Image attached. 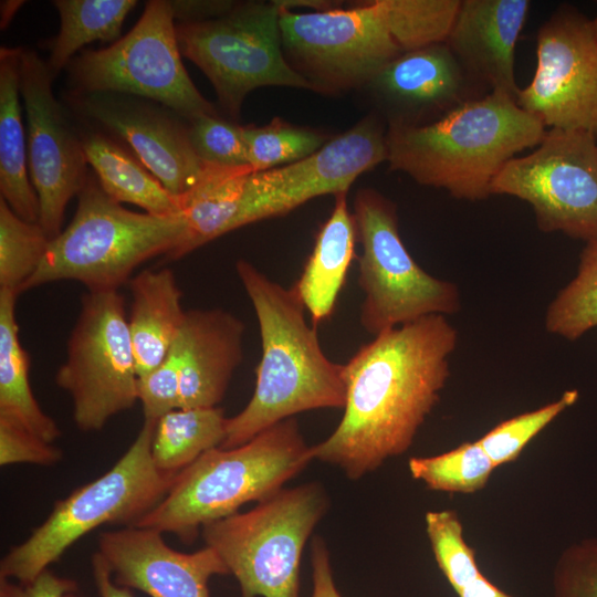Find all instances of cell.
<instances>
[{
  "instance_id": "1",
  "label": "cell",
  "mask_w": 597,
  "mask_h": 597,
  "mask_svg": "<svg viewBox=\"0 0 597 597\" xmlns=\"http://www.w3.org/2000/svg\"><path fill=\"white\" fill-rule=\"evenodd\" d=\"M458 332L444 315L385 331L344 364L346 402L336 429L312 446L314 460L358 480L405 453L450 377Z\"/></svg>"
},
{
  "instance_id": "2",
  "label": "cell",
  "mask_w": 597,
  "mask_h": 597,
  "mask_svg": "<svg viewBox=\"0 0 597 597\" xmlns=\"http://www.w3.org/2000/svg\"><path fill=\"white\" fill-rule=\"evenodd\" d=\"M235 270L258 317L262 356L250 401L227 418L222 448L243 444L304 411L344 408L347 392L344 364L324 354L294 286L270 280L247 260Z\"/></svg>"
},
{
  "instance_id": "3",
  "label": "cell",
  "mask_w": 597,
  "mask_h": 597,
  "mask_svg": "<svg viewBox=\"0 0 597 597\" xmlns=\"http://www.w3.org/2000/svg\"><path fill=\"white\" fill-rule=\"evenodd\" d=\"M546 130L516 100L491 92L430 124L388 126L387 161L420 185L480 201L492 196V182L506 163L536 147Z\"/></svg>"
},
{
  "instance_id": "4",
  "label": "cell",
  "mask_w": 597,
  "mask_h": 597,
  "mask_svg": "<svg viewBox=\"0 0 597 597\" xmlns=\"http://www.w3.org/2000/svg\"><path fill=\"white\" fill-rule=\"evenodd\" d=\"M314 460L296 419L233 448L216 447L181 470L165 498L134 526L192 543L209 523L271 496Z\"/></svg>"
},
{
  "instance_id": "5",
  "label": "cell",
  "mask_w": 597,
  "mask_h": 597,
  "mask_svg": "<svg viewBox=\"0 0 597 597\" xmlns=\"http://www.w3.org/2000/svg\"><path fill=\"white\" fill-rule=\"evenodd\" d=\"M188 238L182 213L155 216L125 209L92 178L78 193L76 212L51 239L23 291L55 281H77L88 291L117 290L143 262L181 258Z\"/></svg>"
},
{
  "instance_id": "6",
  "label": "cell",
  "mask_w": 597,
  "mask_h": 597,
  "mask_svg": "<svg viewBox=\"0 0 597 597\" xmlns=\"http://www.w3.org/2000/svg\"><path fill=\"white\" fill-rule=\"evenodd\" d=\"M155 425L144 420L130 447L107 472L57 501L46 520L2 557L0 577L30 583L98 526H132L153 510L177 475L153 462Z\"/></svg>"
},
{
  "instance_id": "7",
  "label": "cell",
  "mask_w": 597,
  "mask_h": 597,
  "mask_svg": "<svg viewBox=\"0 0 597 597\" xmlns=\"http://www.w3.org/2000/svg\"><path fill=\"white\" fill-rule=\"evenodd\" d=\"M328 505L317 482L282 488L201 533L238 580L241 597H300L302 553Z\"/></svg>"
},
{
  "instance_id": "8",
  "label": "cell",
  "mask_w": 597,
  "mask_h": 597,
  "mask_svg": "<svg viewBox=\"0 0 597 597\" xmlns=\"http://www.w3.org/2000/svg\"><path fill=\"white\" fill-rule=\"evenodd\" d=\"M353 214L363 248L358 284L365 297L359 321L367 333L377 336L429 315L460 311L459 287L426 272L408 252L394 202L363 189L355 197Z\"/></svg>"
},
{
  "instance_id": "9",
  "label": "cell",
  "mask_w": 597,
  "mask_h": 597,
  "mask_svg": "<svg viewBox=\"0 0 597 597\" xmlns=\"http://www.w3.org/2000/svg\"><path fill=\"white\" fill-rule=\"evenodd\" d=\"M281 12L276 1L248 2L218 19L176 24L181 54L205 73L232 117L258 87L313 90L285 57Z\"/></svg>"
},
{
  "instance_id": "10",
  "label": "cell",
  "mask_w": 597,
  "mask_h": 597,
  "mask_svg": "<svg viewBox=\"0 0 597 597\" xmlns=\"http://www.w3.org/2000/svg\"><path fill=\"white\" fill-rule=\"evenodd\" d=\"M168 0H150L133 29L112 45L85 50L67 64L86 93H124L159 102L189 121L216 114L189 77Z\"/></svg>"
},
{
  "instance_id": "11",
  "label": "cell",
  "mask_w": 597,
  "mask_h": 597,
  "mask_svg": "<svg viewBox=\"0 0 597 597\" xmlns=\"http://www.w3.org/2000/svg\"><path fill=\"white\" fill-rule=\"evenodd\" d=\"M117 290L88 291L67 343L56 385L73 402V420L85 432L101 430L138 400V374Z\"/></svg>"
},
{
  "instance_id": "12",
  "label": "cell",
  "mask_w": 597,
  "mask_h": 597,
  "mask_svg": "<svg viewBox=\"0 0 597 597\" xmlns=\"http://www.w3.org/2000/svg\"><path fill=\"white\" fill-rule=\"evenodd\" d=\"M491 192L530 203L542 232L597 241V136L548 128L531 154L506 163Z\"/></svg>"
},
{
  "instance_id": "13",
  "label": "cell",
  "mask_w": 597,
  "mask_h": 597,
  "mask_svg": "<svg viewBox=\"0 0 597 597\" xmlns=\"http://www.w3.org/2000/svg\"><path fill=\"white\" fill-rule=\"evenodd\" d=\"M281 8L284 54L313 90L337 92L365 86L404 53L390 33L379 0L304 13Z\"/></svg>"
},
{
  "instance_id": "14",
  "label": "cell",
  "mask_w": 597,
  "mask_h": 597,
  "mask_svg": "<svg viewBox=\"0 0 597 597\" xmlns=\"http://www.w3.org/2000/svg\"><path fill=\"white\" fill-rule=\"evenodd\" d=\"M516 103L545 127L597 136V39L576 8L558 7L537 30L535 72Z\"/></svg>"
},
{
  "instance_id": "15",
  "label": "cell",
  "mask_w": 597,
  "mask_h": 597,
  "mask_svg": "<svg viewBox=\"0 0 597 597\" xmlns=\"http://www.w3.org/2000/svg\"><path fill=\"white\" fill-rule=\"evenodd\" d=\"M387 160V133L367 117L297 161L247 175L238 227L285 214L327 193H346L363 172Z\"/></svg>"
},
{
  "instance_id": "16",
  "label": "cell",
  "mask_w": 597,
  "mask_h": 597,
  "mask_svg": "<svg viewBox=\"0 0 597 597\" xmlns=\"http://www.w3.org/2000/svg\"><path fill=\"white\" fill-rule=\"evenodd\" d=\"M53 78L48 63L22 48L20 93L28 123L30 177L39 201L38 223L51 239L61 232L69 201L84 187L88 164L83 140L53 95Z\"/></svg>"
},
{
  "instance_id": "17",
  "label": "cell",
  "mask_w": 597,
  "mask_h": 597,
  "mask_svg": "<svg viewBox=\"0 0 597 597\" xmlns=\"http://www.w3.org/2000/svg\"><path fill=\"white\" fill-rule=\"evenodd\" d=\"M365 86L388 126L430 124L491 93L467 74L446 43L401 53Z\"/></svg>"
},
{
  "instance_id": "18",
  "label": "cell",
  "mask_w": 597,
  "mask_h": 597,
  "mask_svg": "<svg viewBox=\"0 0 597 597\" xmlns=\"http://www.w3.org/2000/svg\"><path fill=\"white\" fill-rule=\"evenodd\" d=\"M97 553L117 585L150 597H211L210 578L230 575L212 547L178 552L165 542L163 533L134 525L101 533Z\"/></svg>"
},
{
  "instance_id": "19",
  "label": "cell",
  "mask_w": 597,
  "mask_h": 597,
  "mask_svg": "<svg viewBox=\"0 0 597 597\" xmlns=\"http://www.w3.org/2000/svg\"><path fill=\"white\" fill-rule=\"evenodd\" d=\"M83 105L90 116L125 140L135 157L178 199L228 170L199 159L187 128L159 112L114 93L91 94Z\"/></svg>"
},
{
  "instance_id": "20",
  "label": "cell",
  "mask_w": 597,
  "mask_h": 597,
  "mask_svg": "<svg viewBox=\"0 0 597 597\" xmlns=\"http://www.w3.org/2000/svg\"><path fill=\"white\" fill-rule=\"evenodd\" d=\"M530 8L528 0H462L446 44L486 91L517 100L515 46Z\"/></svg>"
},
{
  "instance_id": "21",
  "label": "cell",
  "mask_w": 597,
  "mask_h": 597,
  "mask_svg": "<svg viewBox=\"0 0 597 597\" xmlns=\"http://www.w3.org/2000/svg\"><path fill=\"white\" fill-rule=\"evenodd\" d=\"M244 324L223 310H192L176 338L180 357L179 408H213L242 362Z\"/></svg>"
},
{
  "instance_id": "22",
  "label": "cell",
  "mask_w": 597,
  "mask_h": 597,
  "mask_svg": "<svg viewBox=\"0 0 597 597\" xmlns=\"http://www.w3.org/2000/svg\"><path fill=\"white\" fill-rule=\"evenodd\" d=\"M132 308L128 327L138 378L167 356L182 326V293L169 269L145 270L129 281Z\"/></svg>"
},
{
  "instance_id": "23",
  "label": "cell",
  "mask_w": 597,
  "mask_h": 597,
  "mask_svg": "<svg viewBox=\"0 0 597 597\" xmlns=\"http://www.w3.org/2000/svg\"><path fill=\"white\" fill-rule=\"evenodd\" d=\"M356 235L355 219L348 210L346 193H338L329 218L316 235L303 272L293 285L314 326L334 311L353 261Z\"/></svg>"
},
{
  "instance_id": "24",
  "label": "cell",
  "mask_w": 597,
  "mask_h": 597,
  "mask_svg": "<svg viewBox=\"0 0 597 597\" xmlns=\"http://www.w3.org/2000/svg\"><path fill=\"white\" fill-rule=\"evenodd\" d=\"M22 48L0 49V192L23 220L39 221V201L27 170L20 103Z\"/></svg>"
},
{
  "instance_id": "25",
  "label": "cell",
  "mask_w": 597,
  "mask_h": 597,
  "mask_svg": "<svg viewBox=\"0 0 597 597\" xmlns=\"http://www.w3.org/2000/svg\"><path fill=\"white\" fill-rule=\"evenodd\" d=\"M17 295L0 289V419L52 443L61 436V430L41 409L31 389L30 359L19 341Z\"/></svg>"
},
{
  "instance_id": "26",
  "label": "cell",
  "mask_w": 597,
  "mask_h": 597,
  "mask_svg": "<svg viewBox=\"0 0 597 597\" xmlns=\"http://www.w3.org/2000/svg\"><path fill=\"white\" fill-rule=\"evenodd\" d=\"M82 140L87 163L111 198L136 205L155 216L180 213L179 199L136 157L101 134H91Z\"/></svg>"
},
{
  "instance_id": "27",
  "label": "cell",
  "mask_w": 597,
  "mask_h": 597,
  "mask_svg": "<svg viewBox=\"0 0 597 597\" xmlns=\"http://www.w3.org/2000/svg\"><path fill=\"white\" fill-rule=\"evenodd\" d=\"M227 418L219 407L178 408L155 425L151 459L166 473L178 474L210 449L220 447Z\"/></svg>"
},
{
  "instance_id": "28",
  "label": "cell",
  "mask_w": 597,
  "mask_h": 597,
  "mask_svg": "<svg viewBox=\"0 0 597 597\" xmlns=\"http://www.w3.org/2000/svg\"><path fill=\"white\" fill-rule=\"evenodd\" d=\"M251 169L221 171L179 198L188 229L181 258L205 243L238 229L245 177Z\"/></svg>"
},
{
  "instance_id": "29",
  "label": "cell",
  "mask_w": 597,
  "mask_h": 597,
  "mask_svg": "<svg viewBox=\"0 0 597 597\" xmlns=\"http://www.w3.org/2000/svg\"><path fill=\"white\" fill-rule=\"evenodd\" d=\"M60 14V31L52 41L48 66L55 77L72 56L85 44L114 41L135 0H55Z\"/></svg>"
},
{
  "instance_id": "30",
  "label": "cell",
  "mask_w": 597,
  "mask_h": 597,
  "mask_svg": "<svg viewBox=\"0 0 597 597\" xmlns=\"http://www.w3.org/2000/svg\"><path fill=\"white\" fill-rule=\"evenodd\" d=\"M544 324L549 334L568 341L597 327V241L586 243L575 277L549 303Z\"/></svg>"
},
{
  "instance_id": "31",
  "label": "cell",
  "mask_w": 597,
  "mask_h": 597,
  "mask_svg": "<svg viewBox=\"0 0 597 597\" xmlns=\"http://www.w3.org/2000/svg\"><path fill=\"white\" fill-rule=\"evenodd\" d=\"M388 28L402 52L444 44L462 0H379Z\"/></svg>"
},
{
  "instance_id": "32",
  "label": "cell",
  "mask_w": 597,
  "mask_h": 597,
  "mask_svg": "<svg viewBox=\"0 0 597 597\" xmlns=\"http://www.w3.org/2000/svg\"><path fill=\"white\" fill-rule=\"evenodd\" d=\"M408 468L430 490L464 494L483 489L495 469L478 440L441 454L413 457Z\"/></svg>"
},
{
  "instance_id": "33",
  "label": "cell",
  "mask_w": 597,
  "mask_h": 597,
  "mask_svg": "<svg viewBox=\"0 0 597 597\" xmlns=\"http://www.w3.org/2000/svg\"><path fill=\"white\" fill-rule=\"evenodd\" d=\"M50 241L38 222L23 220L0 198V289L22 292Z\"/></svg>"
},
{
  "instance_id": "34",
  "label": "cell",
  "mask_w": 597,
  "mask_h": 597,
  "mask_svg": "<svg viewBox=\"0 0 597 597\" xmlns=\"http://www.w3.org/2000/svg\"><path fill=\"white\" fill-rule=\"evenodd\" d=\"M249 165L263 171L303 159L318 150L327 138L314 130L275 119L269 125L243 126Z\"/></svg>"
},
{
  "instance_id": "35",
  "label": "cell",
  "mask_w": 597,
  "mask_h": 597,
  "mask_svg": "<svg viewBox=\"0 0 597 597\" xmlns=\"http://www.w3.org/2000/svg\"><path fill=\"white\" fill-rule=\"evenodd\" d=\"M425 523L438 567L459 594L483 575L475 552L464 541L460 517L452 510L430 511Z\"/></svg>"
},
{
  "instance_id": "36",
  "label": "cell",
  "mask_w": 597,
  "mask_h": 597,
  "mask_svg": "<svg viewBox=\"0 0 597 597\" xmlns=\"http://www.w3.org/2000/svg\"><path fill=\"white\" fill-rule=\"evenodd\" d=\"M578 398L577 389L566 390L555 401L500 422L478 441L495 468L512 462L536 434L572 407Z\"/></svg>"
},
{
  "instance_id": "37",
  "label": "cell",
  "mask_w": 597,
  "mask_h": 597,
  "mask_svg": "<svg viewBox=\"0 0 597 597\" xmlns=\"http://www.w3.org/2000/svg\"><path fill=\"white\" fill-rule=\"evenodd\" d=\"M187 130L193 151L205 164L228 169H251L243 126L220 118L217 114H205L190 121Z\"/></svg>"
},
{
  "instance_id": "38",
  "label": "cell",
  "mask_w": 597,
  "mask_h": 597,
  "mask_svg": "<svg viewBox=\"0 0 597 597\" xmlns=\"http://www.w3.org/2000/svg\"><path fill=\"white\" fill-rule=\"evenodd\" d=\"M553 597H597V538L568 546L553 573Z\"/></svg>"
},
{
  "instance_id": "39",
  "label": "cell",
  "mask_w": 597,
  "mask_h": 597,
  "mask_svg": "<svg viewBox=\"0 0 597 597\" xmlns=\"http://www.w3.org/2000/svg\"><path fill=\"white\" fill-rule=\"evenodd\" d=\"M179 386L180 357L175 339L165 359L154 370L138 378V400L146 421L156 423L163 416L179 408Z\"/></svg>"
},
{
  "instance_id": "40",
  "label": "cell",
  "mask_w": 597,
  "mask_h": 597,
  "mask_svg": "<svg viewBox=\"0 0 597 597\" xmlns=\"http://www.w3.org/2000/svg\"><path fill=\"white\" fill-rule=\"evenodd\" d=\"M62 451L22 427L0 419V464L32 463L52 465L60 461Z\"/></svg>"
},
{
  "instance_id": "41",
  "label": "cell",
  "mask_w": 597,
  "mask_h": 597,
  "mask_svg": "<svg viewBox=\"0 0 597 597\" xmlns=\"http://www.w3.org/2000/svg\"><path fill=\"white\" fill-rule=\"evenodd\" d=\"M0 595L4 597H82L75 580L45 569L27 584L11 583L0 577Z\"/></svg>"
},
{
  "instance_id": "42",
  "label": "cell",
  "mask_w": 597,
  "mask_h": 597,
  "mask_svg": "<svg viewBox=\"0 0 597 597\" xmlns=\"http://www.w3.org/2000/svg\"><path fill=\"white\" fill-rule=\"evenodd\" d=\"M172 17L179 23L202 22L230 13L239 3L228 0H169Z\"/></svg>"
},
{
  "instance_id": "43",
  "label": "cell",
  "mask_w": 597,
  "mask_h": 597,
  "mask_svg": "<svg viewBox=\"0 0 597 597\" xmlns=\"http://www.w3.org/2000/svg\"><path fill=\"white\" fill-rule=\"evenodd\" d=\"M313 590L311 597H342L331 566L329 552L325 541L316 536L311 545Z\"/></svg>"
},
{
  "instance_id": "44",
  "label": "cell",
  "mask_w": 597,
  "mask_h": 597,
  "mask_svg": "<svg viewBox=\"0 0 597 597\" xmlns=\"http://www.w3.org/2000/svg\"><path fill=\"white\" fill-rule=\"evenodd\" d=\"M92 573L100 597H135L129 588L114 582L106 561L97 552L92 557Z\"/></svg>"
},
{
  "instance_id": "45",
  "label": "cell",
  "mask_w": 597,
  "mask_h": 597,
  "mask_svg": "<svg viewBox=\"0 0 597 597\" xmlns=\"http://www.w3.org/2000/svg\"><path fill=\"white\" fill-rule=\"evenodd\" d=\"M457 595L458 597H514L500 589L484 575H481L475 582Z\"/></svg>"
},
{
  "instance_id": "46",
  "label": "cell",
  "mask_w": 597,
  "mask_h": 597,
  "mask_svg": "<svg viewBox=\"0 0 597 597\" xmlns=\"http://www.w3.org/2000/svg\"><path fill=\"white\" fill-rule=\"evenodd\" d=\"M1 28H6L7 24L13 18L15 11L21 7L23 1H2L1 2Z\"/></svg>"
},
{
  "instance_id": "47",
  "label": "cell",
  "mask_w": 597,
  "mask_h": 597,
  "mask_svg": "<svg viewBox=\"0 0 597 597\" xmlns=\"http://www.w3.org/2000/svg\"><path fill=\"white\" fill-rule=\"evenodd\" d=\"M591 25H593L594 33H595L596 39H597V17L594 20H591Z\"/></svg>"
},
{
  "instance_id": "48",
  "label": "cell",
  "mask_w": 597,
  "mask_h": 597,
  "mask_svg": "<svg viewBox=\"0 0 597 597\" xmlns=\"http://www.w3.org/2000/svg\"><path fill=\"white\" fill-rule=\"evenodd\" d=\"M0 597H4V596L0 595Z\"/></svg>"
}]
</instances>
